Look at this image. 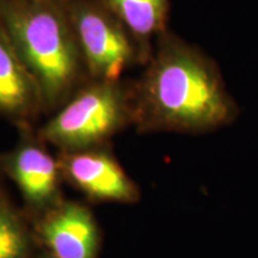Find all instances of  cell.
Returning <instances> with one entry per match:
<instances>
[{
	"label": "cell",
	"instance_id": "6da1fadb",
	"mask_svg": "<svg viewBox=\"0 0 258 258\" xmlns=\"http://www.w3.org/2000/svg\"><path fill=\"white\" fill-rule=\"evenodd\" d=\"M128 91L138 133H209L231 124L238 114L214 61L169 30L157 38Z\"/></svg>",
	"mask_w": 258,
	"mask_h": 258
},
{
	"label": "cell",
	"instance_id": "7a4b0ae2",
	"mask_svg": "<svg viewBox=\"0 0 258 258\" xmlns=\"http://www.w3.org/2000/svg\"><path fill=\"white\" fill-rule=\"evenodd\" d=\"M0 22L51 115L90 78L63 2L0 0Z\"/></svg>",
	"mask_w": 258,
	"mask_h": 258
},
{
	"label": "cell",
	"instance_id": "3957f363",
	"mask_svg": "<svg viewBox=\"0 0 258 258\" xmlns=\"http://www.w3.org/2000/svg\"><path fill=\"white\" fill-rule=\"evenodd\" d=\"M128 127V82L90 80L36 131L48 146L70 152L110 145Z\"/></svg>",
	"mask_w": 258,
	"mask_h": 258
},
{
	"label": "cell",
	"instance_id": "277c9868",
	"mask_svg": "<svg viewBox=\"0 0 258 258\" xmlns=\"http://www.w3.org/2000/svg\"><path fill=\"white\" fill-rule=\"evenodd\" d=\"M64 9L91 80L120 82L148 53L101 0H64Z\"/></svg>",
	"mask_w": 258,
	"mask_h": 258
},
{
	"label": "cell",
	"instance_id": "5b68a950",
	"mask_svg": "<svg viewBox=\"0 0 258 258\" xmlns=\"http://www.w3.org/2000/svg\"><path fill=\"white\" fill-rule=\"evenodd\" d=\"M37 125L17 127V143L0 154V171L17 186L23 211L32 220L64 199L62 173L56 154L38 137Z\"/></svg>",
	"mask_w": 258,
	"mask_h": 258
},
{
	"label": "cell",
	"instance_id": "8992f818",
	"mask_svg": "<svg viewBox=\"0 0 258 258\" xmlns=\"http://www.w3.org/2000/svg\"><path fill=\"white\" fill-rule=\"evenodd\" d=\"M56 156L63 182L91 202L134 205L140 201V188L112 153L111 145Z\"/></svg>",
	"mask_w": 258,
	"mask_h": 258
},
{
	"label": "cell",
	"instance_id": "52a82bcc",
	"mask_svg": "<svg viewBox=\"0 0 258 258\" xmlns=\"http://www.w3.org/2000/svg\"><path fill=\"white\" fill-rule=\"evenodd\" d=\"M38 247L59 258H98L102 233L85 203L63 199L59 205L32 219Z\"/></svg>",
	"mask_w": 258,
	"mask_h": 258
},
{
	"label": "cell",
	"instance_id": "ba28073f",
	"mask_svg": "<svg viewBox=\"0 0 258 258\" xmlns=\"http://www.w3.org/2000/svg\"><path fill=\"white\" fill-rule=\"evenodd\" d=\"M43 114L40 91L0 22V116L16 128L36 125Z\"/></svg>",
	"mask_w": 258,
	"mask_h": 258
},
{
	"label": "cell",
	"instance_id": "9c48e42d",
	"mask_svg": "<svg viewBox=\"0 0 258 258\" xmlns=\"http://www.w3.org/2000/svg\"><path fill=\"white\" fill-rule=\"evenodd\" d=\"M139 43L152 54L153 41L167 30L171 0H101Z\"/></svg>",
	"mask_w": 258,
	"mask_h": 258
},
{
	"label": "cell",
	"instance_id": "30bf717a",
	"mask_svg": "<svg viewBox=\"0 0 258 258\" xmlns=\"http://www.w3.org/2000/svg\"><path fill=\"white\" fill-rule=\"evenodd\" d=\"M36 247L30 219L0 194V258H35Z\"/></svg>",
	"mask_w": 258,
	"mask_h": 258
},
{
	"label": "cell",
	"instance_id": "8fae6325",
	"mask_svg": "<svg viewBox=\"0 0 258 258\" xmlns=\"http://www.w3.org/2000/svg\"><path fill=\"white\" fill-rule=\"evenodd\" d=\"M35 258H59V257L54 256L53 253H50V252H48V251L43 250L40 254H38V256H35Z\"/></svg>",
	"mask_w": 258,
	"mask_h": 258
},
{
	"label": "cell",
	"instance_id": "7c38bea8",
	"mask_svg": "<svg viewBox=\"0 0 258 258\" xmlns=\"http://www.w3.org/2000/svg\"><path fill=\"white\" fill-rule=\"evenodd\" d=\"M2 171H0V194H3L4 192V190H3V186H2Z\"/></svg>",
	"mask_w": 258,
	"mask_h": 258
},
{
	"label": "cell",
	"instance_id": "4fadbf2b",
	"mask_svg": "<svg viewBox=\"0 0 258 258\" xmlns=\"http://www.w3.org/2000/svg\"><path fill=\"white\" fill-rule=\"evenodd\" d=\"M56 2H64V0H56Z\"/></svg>",
	"mask_w": 258,
	"mask_h": 258
}]
</instances>
